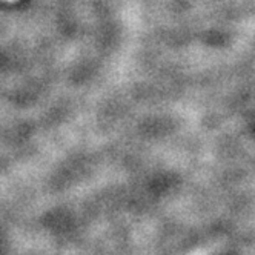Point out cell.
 Listing matches in <instances>:
<instances>
[{"label":"cell","instance_id":"obj_1","mask_svg":"<svg viewBox=\"0 0 255 255\" xmlns=\"http://www.w3.org/2000/svg\"><path fill=\"white\" fill-rule=\"evenodd\" d=\"M6 2H14V0H6Z\"/></svg>","mask_w":255,"mask_h":255}]
</instances>
